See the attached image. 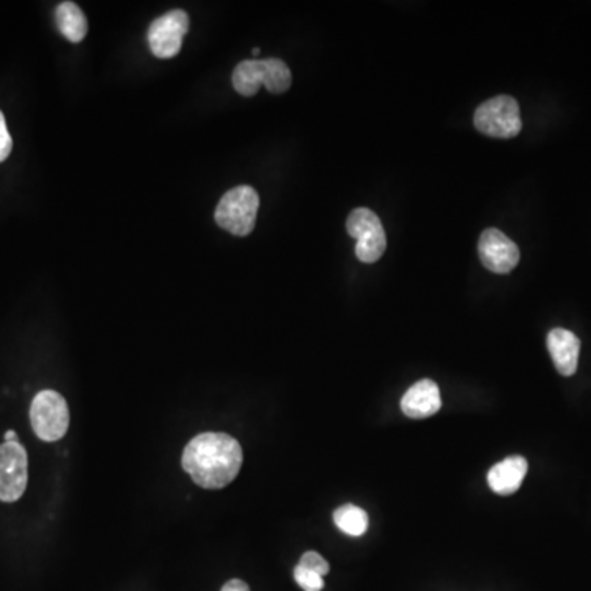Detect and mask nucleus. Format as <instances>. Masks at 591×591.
Here are the masks:
<instances>
[{
	"mask_svg": "<svg viewBox=\"0 0 591 591\" xmlns=\"http://www.w3.org/2000/svg\"><path fill=\"white\" fill-rule=\"evenodd\" d=\"M350 237L357 240L355 255L363 263H375L386 250V234L380 217L367 207H358L347 219Z\"/></svg>",
	"mask_w": 591,
	"mask_h": 591,
	"instance_id": "39448f33",
	"label": "nucleus"
},
{
	"mask_svg": "<svg viewBox=\"0 0 591 591\" xmlns=\"http://www.w3.org/2000/svg\"><path fill=\"white\" fill-rule=\"evenodd\" d=\"M298 565H301L304 569L311 570V572L317 573V575H321V577H326L330 570L327 560L324 559L321 554H317V552H306V554L301 557V560H299Z\"/></svg>",
	"mask_w": 591,
	"mask_h": 591,
	"instance_id": "f3484780",
	"label": "nucleus"
},
{
	"mask_svg": "<svg viewBox=\"0 0 591 591\" xmlns=\"http://www.w3.org/2000/svg\"><path fill=\"white\" fill-rule=\"evenodd\" d=\"M547 349L560 375H575L580 357V340L577 335L565 329L550 330L547 335Z\"/></svg>",
	"mask_w": 591,
	"mask_h": 591,
	"instance_id": "9d476101",
	"label": "nucleus"
},
{
	"mask_svg": "<svg viewBox=\"0 0 591 591\" xmlns=\"http://www.w3.org/2000/svg\"><path fill=\"white\" fill-rule=\"evenodd\" d=\"M527 475V460L521 455H511L496 463L488 472V485L496 495H513L523 485Z\"/></svg>",
	"mask_w": 591,
	"mask_h": 591,
	"instance_id": "9b49d317",
	"label": "nucleus"
},
{
	"mask_svg": "<svg viewBox=\"0 0 591 591\" xmlns=\"http://www.w3.org/2000/svg\"><path fill=\"white\" fill-rule=\"evenodd\" d=\"M232 83L240 96L250 97L257 94L263 86L262 60L242 61L232 74Z\"/></svg>",
	"mask_w": 591,
	"mask_h": 591,
	"instance_id": "ddd939ff",
	"label": "nucleus"
},
{
	"mask_svg": "<svg viewBox=\"0 0 591 591\" xmlns=\"http://www.w3.org/2000/svg\"><path fill=\"white\" fill-rule=\"evenodd\" d=\"M294 580L304 591H321L324 588V577L304 569L301 565L294 569Z\"/></svg>",
	"mask_w": 591,
	"mask_h": 591,
	"instance_id": "dca6fc26",
	"label": "nucleus"
},
{
	"mask_svg": "<svg viewBox=\"0 0 591 591\" xmlns=\"http://www.w3.org/2000/svg\"><path fill=\"white\" fill-rule=\"evenodd\" d=\"M262 66L263 86L271 94H281L291 88L293 78H291V71L285 61L278 60V58H268V60H262Z\"/></svg>",
	"mask_w": 591,
	"mask_h": 591,
	"instance_id": "2eb2a0df",
	"label": "nucleus"
},
{
	"mask_svg": "<svg viewBox=\"0 0 591 591\" xmlns=\"http://www.w3.org/2000/svg\"><path fill=\"white\" fill-rule=\"evenodd\" d=\"M181 463L196 485L220 490L239 475L242 447L239 440L224 432H204L186 445Z\"/></svg>",
	"mask_w": 591,
	"mask_h": 591,
	"instance_id": "f257e3e1",
	"label": "nucleus"
},
{
	"mask_svg": "<svg viewBox=\"0 0 591 591\" xmlns=\"http://www.w3.org/2000/svg\"><path fill=\"white\" fill-rule=\"evenodd\" d=\"M12 137H10L9 129H7V122L2 112H0V163L9 158L12 152Z\"/></svg>",
	"mask_w": 591,
	"mask_h": 591,
	"instance_id": "a211bd4d",
	"label": "nucleus"
},
{
	"mask_svg": "<svg viewBox=\"0 0 591 591\" xmlns=\"http://www.w3.org/2000/svg\"><path fill=\"white\" fill-rule=\"evenodd\" d=\"M260 55V50H258V48H255V50H253V56H258Z\"/></svg>",
	"mask_w": 591,
	"mask_h": 591,
	"instance_id": "412c9836",
	"label": "nucleus"
},
{
	"mask_svg": "<svg viewBox=\"0 0 591 591\" xmlns=\"http://www.w3.org/2000/svg\"><path fill=\"white\" fill-rule=\"evenodd\" d=\"M55 19L61 35L71 43H79L88 35V19L74 2H61L56 7Z\"/></svg>",
	"mask_w": 591,
	"mask_h": 591,
	"instance_id": "f8f14e48",
	"label": "nucleus"
},
{
	"mask_svg": "<svg viewBox=\"0 0 591 591\" xmlns=\"http://www.w3.org/2000/svg\"><path fill=\"white\" fill-rule=\"evenodd\" d=\"M334 523L347 536L360 537L367 532L368 514L355 504H345L335 511Z\"/></svg>",
	"mask_w": 591,
	"mask_h": 591,
	"instance_id": "4468645a",
	"label": "nucleus"
},
{
	"mask_svg": "<svg viewBox=\"0 0 591 591\" xmlns=\"http://www.w3.org/2000/svg\"><path fill=\"white\" fill-rule=\"evenodd\" d=\"M220 591H250V588L242 580H230V582L225 583Z\"/></svg>",
	"mask_w": 591,
	"mask_h": 591,
	"instance_id": "6ab92c4d",
	"label": "nucleus"
},
{
	"mask_svg": "<svg viewBox=\"0 0 591 591\" xmlns=\"http://www.w3.org/2000/svg\"><path fill=\"white\" fill-rule=\"evenodd\" d=\"M478 255L486 270L506 275L518 266L521 252L513 240L498 229H486L478 242Z\"/></svg>",
	"mask_w": 591,
	"mask_h": 591,
	"instance_id": "6e6552de",
	"label": "nucleus"
},
{
	"mask_svg": "<svg viewBox=\"0 0 591 591\" xmlns=\"http://www.w3.org/2000/svg\"><path fill=\"white\" fill-rule=\"evenodd\" d=\"M189 17L184 10H171L148 28V43L153 55L170 60L178 55L183 38L188 33Z\"/></svg>",
	"mask_w": 591,
	"mask_h": 591,
	"instance_id": "0eeeda50",
	"label": "nucleus"
},
{
	"mask_svg": "<svg viewBox=\"0 0 591 591\" xmlns=\"http://www.w3.org/2000/svg\"><path fill=\"white\" fill-rule=\"evenodd\" d=\"M33 432L43 442L63 439L69 427V408L58 391L43 390L33 398L30 408Z\"/></svg>",
	"mask_w": 591,
	"mask_h": 591,
	"instance_id": "7ed1b4c3",
	"label": "nucleus"
},
{
	"mask_svg": "<svg viewBox=\"0 0 591 591\" xmlns=\"http://www.w3.org/2000/svg\"><path fill=\"white\" fill-rule=\"evenodd\" d=\"M478 132L493 138H513L523 129L521 109L516 99L509 96L493 97L478 107L473 117Z\"/></svg>",
	"mask_w": 591,
	"mask_h": 591,
	"instance_id": "20e7f679",
	"label": "nucleus"
},
{
	"mask_svg": "<svg viewBox=\"0 0 591 591\" xmlns=\"http://www.w3.org/2000/svg\"><path fill=\"white\" fill-rule=\"evenodd\" d=\"M15 440H17V434H15V431L5 432V442H15Z\"/></svg>",
	"mask_w": 591,
	"mask_h": 591,
	"instance_id": "aec40b11",
	"label": "nucleus"
},
{
	"mask_svg": "<svg viewBox=\"0 0 591 591\" xmlns=\"http://www.w3.org/2000/svg\"><path fill=\"white\" fill-rule=\"evenodd\" d=\"M258 207L260 197L255 189L250 186L230 189L217 204V225L239 237L252 234L257 224Z\"/></svg>",
	"mask_w": 591,
	"mask_h": 591,
	"instance_id": "f03ea898",
	"label": "nucleus"
},
{
	"mask_svg": "<svg viewBox=\"0 0 591 591\" xmlns=\"http://www.w3.org/2000/svg\"><path fill=\"white\" fill-rule=\"evenodd\" d=\"M28 457L19 440L0 445V501L14 503L27 490Z\"/></svg>",
	"mask_w": 591,
	"mask_h": 591,
	"instance_id": "423d86ee",
	"label": "nucleus"
},
{
	"mask_svg": "<svg viewBox=\"0 0 591 591\" xmlns=\"http://www.w3.org/2000/svg\"><path fill=\"white\" fill-rule=\"evenodd\" d=\"M442 406L439 386L436 381L421 380L416 385L411 386L403 399H401V409L406 416L411 419H426L439 413Z\"/></svg>",
	"mask_w": 591,
	"mask_h": 591,
	"instance_id": "1a4fd4ad",
	"label": "nucleus"
}]
</instances>
